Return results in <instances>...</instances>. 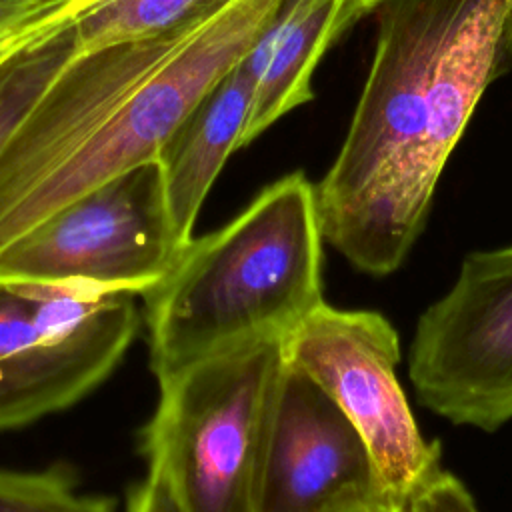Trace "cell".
Segmentation results:
<instances>
[{
    "label": "cell",
    "mask_w": 512,
    "mask_h": 512,
    "mask_svg": "<svg viewBox=\"0 0 512 512\" xmlns=\"http://www.w3.org/2000/svg\"><path fill=\"white\" fill-rule=\"evenodd\" d=\"M508 0H382L370 72L316 186L320 228L358 270H396L446 160L506 68Z\"/></svg>",
    "instance_id": "obj_1"
},
{
    "label": "cell",
    "mask_w": 512,
    "mask_h": 512,
    "mask_svg": "<svg viewBox=\"0 0 512 512\" xmlns=\"http://www.w3.org/2000/svg\"><path fill=\"white\" fill-rule=\"evenodd\" d=\"M316 186L292 172L222 228L192 238L144 298L160 382L218 352L288 336L324 302Z\"/></svg>",
    "instance_id": "obj_2"
},
{
    "label": "cell",
    "mask_w": 512,
    "mask_h": 512,
    "mask_svg": "<svg viewBox=\"0 0 512 512\" xmlns=\"http://www.w3.org/2000/svg\"><path fill=\"white\" fill-rule=\"evenodd\" d=\"M284 342H248L158 384L142 450L182 512H256Z\"/></svg>",
    "instance_id": "obj_3"
},
{
    "label": "cell",
    "mask_w": 512,
    "mask_h": 512,
    "mask_svg": "<svg viewBox=\"0 0 512 512\" xmlns=\"http://www.w3.org/2000/svg\"><path fill=\"white\" fill-rule=\"evenodd\" d=\"M286 0H226L100 128L34 184L2 218L0 250L76 198L156 162L180 122L252 50Z\"/></svg>",
    "instance_id": "obj_4"
},
{
    "label": "cell",
    "mask_w": 512,
    "mask_h": 512,
    "mask_svg": "<svg viewBox=\"0 0 512 512\" xmlns=\"http://www.w3.org/2000/svg\"><path fill=\"white\" fill-rule=\"evenodd\" d=\"M134 296L0 284V430L66 410L100 386L140 324Z\"/></svg>",
    "instance_id": "obj_5"
},
{
    "label": "cell",
    "mask_w": 512,
    "mask_h": 512,
    "mask_svg": "<svg viewBox=\"0 0 512 512\" xmlns=\"http://www.w3.org/2000/svg\"><path fill=\"white\" fill-rule=\"evenodd\" d=\"M182 248L160 168L148 162L76 198L0 250V284L142 296L168 274Z\"/></svg>",
    "instance_id": "obj_6"
},
{
    "label": "cell",
    "mask_w": 512,
    "mask_h": 512,
    "mask_svg": "<svg viewBox=\"0 0 512 512\" xmlns=\"http://www.w3.org/2000/svg\"><path fill=\"white\" fill-rule=\"evenodd\" d=\"M284 350L356 426L394 510L442 470L440 444L424 440L398 382V334L382 314L322 302Z\"/></svg>",
    "instance_id": "obj_7"
},
{
    "label": "cell",
    "mask_w": 512,
    "mask_h": 512,
    "mask_svg": "<svg viewBox=\"0 0 512 512\" xmlns=\"http://www.w3.org/2000/svg\"><path fill=\"white\" fill-rule=\"evenodd\" d=\"M408 374L418 400L454 424L512 418V246L472 252L416 324Z\"/></svg>",
    "instance_id": "obj_8"
},
{
    "label": "cell",
    "mask_w": 512,
    "mask_h": 512,
    "mask_svg": "<svg viewBox=\"0 0 512 512\" xmlns=\"http://www.w3.org/2000/svg\"><path fill=\"white\" fill-rule=\"evenodd\" d=\"M378 506L392 508L364 438L334 398L286 358L256 512H356Z\"/></svg>",
    "instance_id": "obj_9"
},
{
    "label": "cell",
    "mask_w": 512,
    "mask_h": 512,
    "mask_svg": "<svg viewBox=\"0 0 512 512\" xmlns=\"http://www.w3.org/2000/svg\"><path fill=\"white\" fill-rule=\"evenodd\" d=\"M382 0H286L244 56L254 76L252 106L240 148L314 98L312 76L328 48Z\"/></svg>",
    "instance_id": "obj_10"
},
{
    "label": "cell",
    "mask_w": 512,
    "mask_h": 512,
    "mask_svg": "<svg viewBox=\"0 0 512 512\" xmlns=\"http://www.w3.org/2000/svg\"><path fill=\"white\" fill-rule=\"evenodd\" d=\"M252 94L254 76L242 58L180 122L156 156L170 224L184 246L194 238L192 230L212 184L240 150Z\"/></svg>",
    "instance_id": "obj_11"
},
{
    "label": "cell",
    "mask_w": 512,
    "mask_h": 512,
    "mask_svg": "<svg viewBox=\"0 0 512 512\" xmlns=\"http://www.w3.org/2000/svg\"><path fill=\"white\" fill-rule=\"evenodd\" d=\"M84 0H64L0 58V152L56 74L74 58L70 22Z\"/></svg>",
    "instance_id": "obj_12"
},
{
    "label": "cell",
    "mask_w": 512,
    "mask_h": 512,
    "mask_svg": "<svg viewBox=\"0 0 512 512\" xmlns=\"http://www.w3.org/2000/svg\"><path fill=\"white\" fill-rule=\"evenodd\" d=\"M224 0H84L70 28L74 58L166 34Z\"/></svg>",
    "instance_id": "obj_13"
},
{
    "label": "cell",
    "mask_w": 512,
    "mask_h": 512,
    "mask_svg": "<svg viewBox=\"0 0 512 512\" xmlns=\"http://www.w3.org/2000/svg\"><path fill=\"white\" fill-rule=\"evenodd\" d=\"M0 512H114V502L78 494L76 476L66 464L44 470L0 468Z\"/></svg>",
    "instance_id": "obj_14"
},
{
    "label": "cell",
    "mask_w": 512,
    "mask_h": 512,
    "mask_svg": "<svg viewBox=\"0 0 512 512\" xmlns=\"http://www.w3.org/2000/svg\"><path fill=\"white\" fill-rule=\"evenodd\" d=\"M396 512H480L468 488L450 472L440 470L414 492Z\"/></svg>",
    "instance_id": "obj_15"
},
{
    "label": "cell",
    "mask_w": 512,
    "mask_h": 512,
    "mask_svg": "<svg viewBox=\"0 0 512 512\" xmlns=\"http://www.w3.org/2000/svg\"><path fill=\"white\" fill-rule=\"evenodd\" d=\"M126 512H182L164 472L148 464L146 478L128 494Z\"/></svg>",
    "instance_id": "obj_16"
},
{
    "label": "cell",
    "mask_w": 512,
    "mask_h": 512,
    "mask_svg": "<svg viewBox=\"0 0 512 512\" xmlns=\"http://www.w3.org/2000/svg\"><path fill=\"white\" fill-rule=\"evenodd\" d=\"M64 0H0V36L46 14Z\"/></svg>",
    "instance_id": "obj_17"
},
{
    "label": "cell",
    "mask_w": 512,
    "mask_h": 512,
    "mask_svg": "<svg viewBox=\"0 0 512 512\" xmlns=\"http://www.w3.org/2000/svg\"><path fill=\"white\" fill-rule=\"evenodd\" d=\"M506 34H508V42L512 46V0H508V16H506Z\"/></svg>",
    "instance_id": "obj_18"
},
{
    "label": "cell",
    "mask_w": 512,
    "mask_h": 512,
    "mask_svg": "<svg viewBox=\"0 0 512 512\" xmlns=\"http://www.w3.org/2000/svg\"><path fill=\"white\" fill-rule=\"evenodd\" d=\"M356 512H396V510L386 508V506H378V508H366V510H356Z\"/></svg>",
    "instance_id": "obj_19"
}]
</instances>
